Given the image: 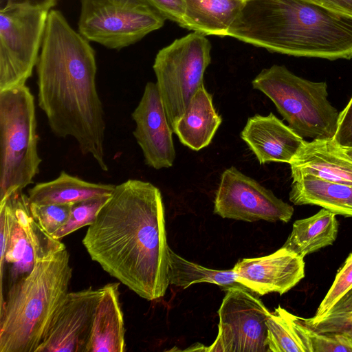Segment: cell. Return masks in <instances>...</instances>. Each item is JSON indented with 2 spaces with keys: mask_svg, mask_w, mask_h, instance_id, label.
Returning <instances> with one entry per match:
<instances>
[{
  "mask_svg": "<svg viewBox=\"0 0 352 352\" xmlns=\"http://www.w3.org/2000/svg\"><path fill=\"white\" fill-rule=\"evenodd\" d=\"M335 142L342 148L352 147V97L339 114Z\"/></svg>",
  "mask_w": 352,
  "mask_h": 352,
  "instance_id": "obj_32",
  "label": "cell"
},
{
  "mask_svg": "<svg viewBox=\"0 0 352 352\" xmlns=\"http://www.w3.org/2000/svg\"><path fill=\"white\" fill-rule=\"evenodd\" d=\"M102 287L68 292L36 352H87Z\"/></svg>",
  "mask_w": 352,
  "mask_h": 352,
  "instance_id": "obj_12",
  "label": "cell"
},
{
  "mask_svg": "<svg viewBox=\"0 0 352 352\" xmlns=\"http://www.w3.org/2000/svg\"><path fill=\"white\" fill-rule=\"evenodd\" d=\"M82 242L94 261L141 298L164 296L170 248L162 196L153 184L116 185Z\"/></svg>",
  "mask_w": 352,
  "mask_h": 352,
  "instance_id": "obj_1",
  "label": "cell"
},
{
  "mask_svg": "<svg viewBox=\"0 0 352 352\" xmlns=\"http://www.w3.org/2000/svg\"><path fill=\"white\" fill-rule=\"evenodd\" d=\"M133 133L145 164L154 169L173 166L176 153L171 129L156 83L148 82L139 104L131 113Z\"/></svg>",
  "mask_w": 352,
  "mask_h": 352,
  "instance_id": "obj_13",
  "label": "cell"
},
{
  "mask_svg": "<svg viewBox=\"0 0 352 352\" xmlns=\"http://www.w3.org/2000/svg\"><path fill=\"white\" fill-rule=\"evenodd\" d=\"M342 150L352 160V147L342 148Z\"/></svg>",
  "mask_w": 352,
  "mask_h": 352,
  "instance_id": "obj_35",
  "label": "cell"
},
{
  "mask_svg": "<svg viewBox=\"0 0 352 352\" xmlns=\"http://www.w3.org/2000/svg\"><path fill=\"white\" fill-rule=\"evenodd\" d=\"M339 223L336 214L324 208L293 223L292 230L282 246L304 258L336 241Z\"/></svg>",
  "mask_w": 352,
  "mask_h": 352,
  "instance_id": "obj_22",
  "label": "cell"
},
{
  "mask_svg": "<svg viewBox=\"0 0 352 352\" xmlns=\"http://www.w3.org/2000/svg\"><path fill=\"white\" fill-rule=\"evenodd\" d=\"M245 0H185L184 28L225 36Z\"/></svg>",
  "mask_w": 352,
  "mask_h": 352,
  "instance_id": "obj_21",
  "label": "cell"
},
{
  "mask_svg": "<svg viewBox=\"0 0 352 352\" xmlns=\"http://www.w3.org/2000/svg\"><path fill=\"white\" fill-rule=\"evenodd\" d=\"M116 185L96 184L71 175L65 171L54 179L37 183L28 190L30 204H68L80 201L110 197Z\"/></svg>",
  "mask_w": 352,
  "mask_h": 352,
  "instance_id": "obj_20",
  "label": "cell"
},
{
  "mask_svg": "<svg viewBox=\"0 0 352 352\" xmlns=\"http://www.w3.org/2000/svg\"><path fill=\"white\" fill-rule=\"evenodd\" d=\"M226 36L272 52L352 59V17L309 0H245Z\"/></svg>",
  "mask_w": 352,
  "mask_h": 352,
  "instance_id": "obj_3",
  "label": "cell"
},
{
  "mask_svg": "<svg viewBox=\"0 0 352 352\" xmlns=\"http://www.w3.org/2000/svg\"><path fill=\"white\" fill-rule=\"evenodd\" d=\"M96 54L89 41L58 10H50L36 64L38 104L53 133L72 137L82 154L103 171L104 110L96 82Z\"/></svg>",
  "mask_w": 352,
  "mask_h": 352,
  "instance_id": "obj_2",
  "label": "cell"
},
{
  "mask_svg": "<svg viewBox=\"0 0 352 352\" xmlns=\"http://www.w3.org/2000/svg\"><path fill=\"white\" fill-rule=\"evenodd\" d=\"M72 204L37 205L30 204L32 216L50 236L67 222Z\"/></svg>",
  "mask_w": 352,
  "mask_h": 352,
  "instance_id": "obj_28",
  "label": "cell"
},
{
  "mask_svg": "<svg viewBox=\"0 0 352 352\" xmlns=\"http://www.w3.org/2000/svg\"><path fill=\"white\" fill-rule=\"evenodd\" d=\"M221 122L222 118L214 107L212 96L203 84L173 131L182 144L198 151L210 144Z\"/></svg>",
  "mask_w": 352,
  "mask_h": 352,
  "instance_id": "obj_18",
  "label": "cell"
},
{
  "mask_svg": "<svg viewBox=\"0 0 352 352\" xmlns=\"http://www.w3.org/2000/svg\"><path fill=\"white\" fill-rule=\"evenodd\" d=\"M72 276L67 249L36 260L1 302L0 352H36Z\"/></svg>",
  "mask_w": 352,
  "mask_h": 352,
  "instance_id": "obj_4",
  "label": "cell"
},
{
  "mask_svg": "<svg viewBox=\"0 0 352 352\" xmlns=\"http://www.w3.org/2000/svg\"><path fill=\"white\" fill-rule=\"evenodd\" d=\"M169 283L186 289L195 283H210L228 287L240 285L233 269L218 270L209 269L187 261L169 248Z\"/></svg>",
  "mask_w": 352,
  "mask_h": 352,
  "instance_id": "obj_25",
  "label": "cell"
},
{
  "mask_svg": "<svg viewBox=\"0 0 352 352\" xmlns=\"http://www.w3.org/2000/svg\"><path fill=\"white\" fill-rule=\"evenodd\" d=\"M120 283L102 287L87 352H124L125 328L120 302Z\"/></svg>",
  "mask_w": 352,
  "mask_h": 352,
  "instance_id": "obj_17",
  "label": "cell"
},
{
  "mask_svg": "<svg viewBox=\"0 0 352 352\" xmlns=\"http://www.w3.org/2000/svg\"><path fill=\"white\" fill-rule=\"evenodd\" d=\"M232 269L239 284L260 296L283 295L305 277L304 258L283 247L267 256L243 258Z\"/></svg>",
  "mask_w": 352,
  "mask_h": 352,
  "instance_id": "obj_14",
  "label": "cell"
},
{
  "mask_svg": "<svg viewBox=\"0 0 352 352\" xmlns=\"http://www.w3.org/2000/svg\"><path fill=\"white\" fill-rule=\"evenodd\" d=\"M219 309L218 334L207 352H267L266 321L270 311L243 286L224 289Z\"/></svg>",
  "mask_w": 352,
  "mask_h": 352,
  "instance_id": "obj_10",
  "label": "cell"
},
{
  "mask_svg": "<svg viewBox=\"0 0 352 352\" xmlns=\"http://www.w3.org/2000/svg\"><path fill=\"white\" fill-rule=\"evenodd\" d=\"M165 19H168L184 28L185 0H146Z\"/></svg>",
  "mask_w": 352,
  "mask_h": 352,
  "instance_id": "obj_31",
  "label": "cell"
},
{
  "mask_svg": "<svg viewBox=\"0 0 352 352\" xmlns=\"http://www.w3.org/2000/svg\"><path fill=\"white\" fill-rule=\"evenodd\" d=\"M240 136L260 164H289L305 141L272 113L249 118Z\"/></svg>",
  "mask_w": 352,
  "mask_h": 352,
  "instance_id": "obj_15",
  "label": "cell"
},
{
  "mask_svg": "<svg viewBox=\"0 0 352 352\" xmlns=\"http://www.w3.org/2000/svg\"><path fill=\"white\" fill-rule=\"evenodd\" d=\"M5 202L10 212V226L4 254L1 256V282L7 279L6 290L14 283L28 275L33 270L36 258L33 246L25 231L17 221L10 199Z\"/></svg>",
  "mask_w": 352,
  "mask_h": 352,
  "instance_id": "obj_24",
  "label": "cell"
},
{
  "mask_svg": "<svg viewBox=\"0 0 352 352\" xmlns=\"http://www.w3.org/2000/svg\"><path fill=\"white\" fill-rule=\"evenodd\" d=\"M210 51L206 35L194 32L175 40L155 56V83L172 129L204 84L205 71L211 62Z\"/></svg>",
  "mask_w": 352,
  "mask_h": 352,
  "instance_id": "obj_7",
  "label": "cell"
},
{
  "mask_svg": "<svg viewBox=\"0 0 352 352\" xmlns=\"http://www.w3.org/2000/svg\"><path fill=\"white\" fill-rule=\"evenodd\" d=\"M58 0H0V9L20 6L50 11Z\"/></svg>",
  "mask_w": 352,
  "mask_h": 352,
  "instance_id": "obj_33",
  "label": "cell"
},
{
  "mask_svg": "<svg viewBox=\"0 0 352 352\" xmlns=\"http://www.w3.org/2000/svg\"><path fill=\"white\" fill-rule=\"evenodd\" d=\"M164 21L146 0H81L78 29L89 41L121 50L160 29Z\"/></svg>",
  "mask_w": 352,
  "mask_h": 352,
  "instance_id": "obj_8",
  "label": "cell"
},
{
  "mask_svg": "<svg viewBox=\"0 0 352 352\" xmlns=\"http://www.w3.org/2000/svg\"><path fill=\"white\" fill-rule=\"evenodd\" d=\"M333 12L352 17V0H309Z\"/></svg>",
  "mask_w": 352,
  "mask_h": 352,
  "instance_id": "obj_34",
  "label": "cell"
},
{
  "mask_svg": "<svg viewBox=\"0 0 352 352\" xmlns=\"http://www.w3.org/2000/svg\"><path fill=\"white\" fill-rule=\"evenodd\" d=\"M352 289V252L336 275L333 284L320 302L315 317H320Z\"/></svg>",
  "mask_w": 352,
  "mask_h": 352,
  "instance_id": "obj_29",
  "label": "cell"
},
{
  "mask_svg": "<svg viewBox=\"0 0 352 352\" xmlns=\"http://www.w3.org/2000/svg\"><path fill=\"white\" fill-rule=\"evenodd\" d=\"M309 328L313 352H352V340L347 336L336 332L321 333Z\"/></svg>",
  "mask_w": 352,
  "mask_h": 352,
  "instance_id": "obj_30",
  "label": "cell"
},
{
  "mask_svg": "<svg viewBox=\"0 0 352 352\" xmlns=\"http://www.w3.org/2000/svg\"><path fill=\"white\" fill-rule=\"evenodd\" d=\"M50 11L0 9V91L25 85L36 66Z\"/></svg>",
  "mask_w": 352,
  "mask_h": 352,
  "instance_id": "obj_9",
  "label": "cell"
},
{
  "mask_svg": "<svg viewBox=\"0 0 352 352\" xmlns=\"http://www.w3.org/2000/svg\"><path fill=\"white\" fill-rule=\"evenodd\" d=\"M289 166L292 177L307 174L352 185V160L333 138L305 140Z\"/></svg>",
  "mask_w": 352,
  "mask_h": 352,
  "instance_id": "obj_16",
  "label": "cell"
},
{
  "mask_svg": "<svg viewBox=\"0 0 352 352\" xmlns=\"http://www.w3.org/2000/svg\"><path fill=\"white\" fill-rule=\"evenodd\" d=\"M252 85L273 102L288 126L302 138H334L340 113L327 99L325 82H313L284 65H274L263 69Z\"/></svg>",
  "mask_w": 352,
  "mask_h": 352,
  "instance_id": "obj_5",
  "label": "cell"
},
{
  "mask_svg": "<svg viewBox=\"0 0 352 352\" xmlns=\"http://www.w3.org/2000/svg\"><path fill=\"white\" fill-rule=\"evenodd\" d=\"M289 194L294 205H314L336 215L352 217V185L322 179L304 174L292 177Z\"/></svg>",
  "mask_w": 352,
  "mask_h": 352,
  "instance_id": "obj_19",
  "label": "cell"
},
{
  "mask_svg": "<svg viewBox=\"0 0 352 352\" xmlns=\"http://www.w3.org/2000/svg\"><path fill=\"white\" fill-rule=\"evenodd\" d=\"M38 140L29 87L0 91V201L34 182L42 161Z\"/></svg>",
  "mask_w": 352,
  "mask_h": 352,
  "instance_id": "obj_6",
  "label": "cell"
},
{
  "mask_svg": "<svg viewBox=\"0 0 352 352\" xmlns=\"http://www.w3.org/2000/svg\"><path fill=\"white\" fill-rule=\"evenodd\" d=\"M266 324L267 352H313L309 328L302 318L278 305L270 313Z\"/></svg>",
  "mask_w": 352,
  "mask_h": 352,
  "instance_id": "obj_23",
  "label": "cell"
},
{
  "mask_svg": "<svg viewBox=\"0 0 352 352\" xmlns=\"http://www.w3.org/2000/svg\"><path fill=\"white\" fill-rule=\"evenodd\" d=\"M294 211L291 205L236 167L230 166L221 173L215 192L214 213L222 218L287 223Z\"/></svg>",
  "mask_w": 352,
  "mask_h": 352,
  "instance_id": "obj_11",
  "label": "cell"
},
{
  "mask_svg": "<svg viewBox=\"0 0 352 352\" xmlns=\"http://www.w3.org/2000/svg\"><path fill=\"white\" fill-rule=\"evenodd\" d=\"M302 320L316 331L341 333L352 340V289L323 316Z\"/></svg>",
  "mask_w": 352,
  "mask_h": 352,
  "instance_id": "obj_26",
  "label": "cell"
},
{
  "mask_svg": "<svg viewBox=\"0 0 352 352\" xmlns=\"http://www.w3.org/2000/svg\"><path fill=\"white\" fill-rule=\"evenodd\" d=\"M109 197L92 198L72 204L67 222L52 237L60 240L84 226L92 224L98 212Z\"/></svg>",
  "mask_w": 352,
  "mask_h": 352,
  "instance_id": "obj_27",
  "label": "cell"
}]
</instances>
